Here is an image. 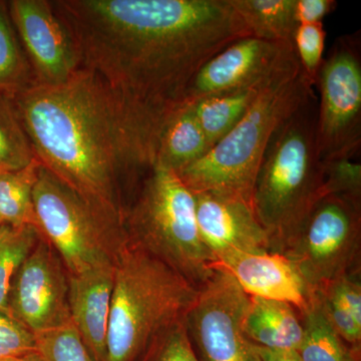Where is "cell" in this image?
I'll use <instances>...</instances> for the list:
<instances>
[{
	"label": "cell",
	"mask_w": 361,
	"mask_h": 361,
	"mask_svg": "<svg viewBox=\"0 0 361 361\" xmlns=\"http://www.w3.org/2000/svg\"><path fill=\"white\" fill-rule=\"evenodd\" d=\"M7 4L37 85L63 84L82 70L77 39L52 0H11Z\"/></svg>",
	"instance_id": "8fae6325"
},
{
	"label": "cell",
	"mask_w": 361,
	"mask_h": 361,
	"mask_svg": "<svg viewBox=\"0 0 361 361\" xmlns=\"http://www.w3.org/2000/svg\"><path fill=\"white\" fill-rule=\"evenodd\" d=\"M316 121L314 92L277 128L259 166L251 204L269 237L270 252L284 253L325 196Z\"/></svg>",
	"instance_id": "277c9868"
},
{
	"label": "cell",
	"mask_w": 361,
	"mask_h": 361,
	"mask_svg": "<svg viewBox=\"0 0 361 361\" xmlns=\"http://www.w3.org/2000/svg\"><path fill=\"white\" fill-rule=\"evenodd\" d=\"M40 165L35 158L27 167L0 174V225L35 226L32 195Z\"/></svg>",
	"instance_id": "603a6c76"
},
{
	"label": "cell",
	"mask_w": 361,
	"mask_h": 361,
	"mask_svg": "<svg viewBox=\"0 0 361 361\" xmlns=\"http://www.w3.org/2000/svg\"><path fill=\"white\" fill-rule=\"evenodd\" d=\"M326 195H346L361 198V165L355 160L341 159L322 161Z\"/></svg>",
	"instance_id": "f1b7e54d"
},
{
	"label": "cell",
	"mask_w": 361,
	"mask_h": 361,
	"mask_svg": "<svg viewBox=\"0 0 361 361\" xmlns=\"http://www.w3.org/2000/svg\"><path fill=\"white\" fill-rule=\"evenodd\" d=\"M199 234L214 264L237 253L270 251L267 232L251 204L213 193H193Z\"/></svg>",
	"instance_id": "5bb4252c"
},
{
	"label": "cell",
	"mask_w": 361,
	"mask_h": 361,
	"mask_svg": "<svg viewBox=\"0 0 361 361\" xmlns=\"http://www.w3.org/2000/svg\"><path fill=\"white\" fill-rule=\"evenodd\" d=\"M337 7L336 0H295L297 25L322 23Z\"/></svg>",
	"instance_id": "1f68e13d"
},
{
	"label": "cell",
	"mask_w": 361,
	"mask_h": 361,
	"mask_svg": "<svg viewBox=\"0 0 361 361\" xmlns=\"http://www.w3.org/2000/svg\"><path fill=\"white\" fill-rule=\"evenodd\" d=\"M314 294L332 329L351 348L361 349V323L334 297L322 290H316Z\"/></svg>",
	"instance_id": "f546056e"
},
{
	"label": "cell",
	"mask_w": 361,
	"mask_h": 361,
	"mask_svg": "<svg viewBox=\"0 0 361 361\" xmlns=\"http://www.w3.org/2000/svg\"><path fill=\"white\" fill-rule=\"evenodd\" d=\"M0 361H44L37 350L25 355L11 356V357L0 358Z\"/></svg>",
	"instance_id": "836d02e7"
},
{
	"label": "cell",
	"mask_w": 361,
	"mask_h": 361,
	"mask_svg": "<svg viewBox=\"0 0 361 361\" xmlns=\"http://www.w3.org/2000/svg\"><path fill=\"white\" fill-rule=\"evenodd\" d=\"M35 227L70 275L115 264L127 240L123 223L40 165L32 195Z\"/></svg>",
	"instance_id": "52a82bcc"
},
{
	"label": "cell",
	"mask_w": 361,
	"mask_h": 361,
	"mask_svg": "<svg viewBox=\"0 0 361 361\" xmlns=\"http://www.w3.org/2000/svg\"><path fill=\"white\" fill-rule=\"evenodd\" d=\"M37 350L35 336L20 322L0 310V358Z\"/></svg>",
	"instance_id": "4dcf8cb0"
},
{
	"label": "cell",
	"mask_w": 361,
	"mask_h": 361,
	"mask_svg": "<svg viewBox=\"0 0 361 361\" xmlns=\"http://www.w3.org/2000/svg\"><path fill=\"white\" fill-rule=\"evenodd\" d=\"M283 255L313 291L361 270V198L326 195L304 220Z\"/></svg>",
	"instance_id": "ba28073f"
},
{
	"label": "cell",
	"mask_w": 361,
	"mask_h": 361,
	"mask_svg": "<svg viewBox=\"0 0 361 361\" xmlns=\"http://www.w3.org/2000/svg\"><path fill=\"white\" fill-rule=\"evenodd\" d=\"M123 228L130 243L198 288L212 274L215 261L199 234L194 194L174 171L152 169L126 212Z\"/></svg>",
	"instance_id": "8992f818"
},
{
	"label": "cell",
	"mask_w": 361,
	"mask_h": 361,
	"mask_svg": "<svg viewBox=\"0 0 361 361\" xmlns=\"http://www.w3.org/2000/svg\"><path fill=\"white\" fill-rule=\"evenodd\" d=\"M301 316L304 334L297 350L301 361H361V349L351 348L332 329L315 294Z\"/></svg>",
	"instance_id": "44dd1931"
},
{
	"label": "cell",
	"mask_w": 361,
	"mask_h": 361,
	"mask_svg": "<svg viewBox=\"0 0 361 361\" xmlns=\"http://www.w3.org/2000/svg\"><path fill=\"white\" fill-rule=\"evenodd\" d=\"M247 338L260 348L298 350L302 342V316L291 304L250 297L243 324Z\"/></svg>",
	"instance_id": "e0dca14e"
},
{
	"label": "cell",
	"mask_w": 361,
	"mask_h": 361,
	"mask_svg": "<svg viewBox=\"0 0 361 361\" xmlns=\"http://www.w3.org/2000/svg\"><path fill=\"white\" fill-rule=\"evenodd\" d=\"M198 287L126 240L115 262L106 361H139L157 337L186 319Z\"/></svg>",
	"instance_id": "5b68a950"
},
{
	"label": "cell",
	"mask_w": 361,
	"mask_h": 361,
	"mask_svg": "<svg viewBox=\"0 0 361 361\" xmlns=\"http://www.w3.org/2000/svg\"><path fill=\"white\" fill-rule=\"evenodd\" d=\"M115 264L68 274L71 322L96 361H106Z\"/></svg>",
	"instance_id": "2e32d148"
},
{
	"label": "cell",
	"mask_w": 361,
	"mask_h": 361,
	"mask_svg": "<svg viewBox=\"0 0 361 361\" xmlns=\"http://www.w3.org/2000/svg\"><path fill=\"white\" fill-rule=\"evenodd\" d=\"M40 237L35 226L0 225V310L8 313L7 298L11 282Z\"/></svg>",
	"instance_id": "cb8c5ba5"
},
{
	"label": "cell",
	"mask_w": 361,
	"mask_h": 361,
	"mask_svg": "<svg viewBox=\"0 0 361 361\" xmlns=\"http://www.w3.org/2000/svg\"><path fill=\"white\" fill-rule=\"evenodd\" d=\"M325 39L326 32L322 23L297 26L292 40L301 70L313 87L324 59Z\"/></svg>",
	"instance_id": "4316f807"
},
{
	"label": "cell",
	"mask_w": 361,
	"mask_h": 361,
	"mask_svg": "<svg viewBox=\"0 0 361 361\" xmlns=\"http://www.w3.org/2000/svg\"><path fill=\"white\" fill-rule=\"evenodd\" d=\"M210 149L193 106L186 104L176 111L161 128L154 167L178 173L200 160Z\"/></svg>",
	"instance_id": "ac0fdd59"
},
{
	"label": "cell",
	"mask_w": 361,
	"mask_h": 361,
	"mask_svg": "<svg viewBox=\"0 0 361 361\" xmlns=\"http://www.w3.org/2000/svg\"><path fill=\"white\" fill-rule=\"evenodd\" d=\"M213 268L229 273L247 295L289 303L300 313L308 310L314 294L298 267L283 254H233Z\"/></svg>",
	"instance_id": "9a60e30c"
},
{
	"label": "cell",
	"mask_w": 361,
	"mask_h": 361,
	"mask_svg": "<svg viewBox=\"0 0 361 361\" xmlns=\"http://www.w3.org/2000/svg\"><path fill=\"white\" fill-rule=\"evenodd\" d=\"M264 82L247 89L204 97L191 104L211 149L243 118Z\"/></svg>",
	"instance_id": "ffe728a7"
},
{
	"label": "cell",
	"mask_w": 361,
	"mask_h": 361,
	"mask_svg": "<svg viewBox=\"0 0 361 361\" xmlns=\"http://www.w3.org/2000/svg\"><path fill=\"white\" fill-rule=\"evenodd\" d=\"M35 85L32 66L9 16L8 4L0 0V97L13 99Z\"/></svg>",
	"instance_id": "7402d4cb"
},
{
	"label": "cell",
	"mask_w": 361,
	"mask_h": 361,
	"mask_svg": "<svg viewBox=\"0 0 361 361\" xmlns=\"http://www.w3.org/2000/svg\"><path fill=\"white\" fill-rule=\"evenodd\" d=\"M292 47L253 37L235 40L202 66L188 87L185 104L261 84Z\"/></svg>",
	"instance_id": "4fadbf2b"
},
{
	"label": "cell",
	"mask_w": 361,
	"mask_h": 361,
	"mask_svg": "<svg viewBox=\"0 0 361 361\" xmlns=\"http://www.w3.org/2000/svg\"><path fill=\"white\" fill-rule=\"evenodd\" d=\"M11 101L37 161L123 223L153 157L101 78L82 68L63 84L35 85Z\"/></svg>",
	"instance_id": "7a4b0ae2"
},
{
	"label": "cell",
	"mask_w": 361,
	"mask_h": 361,
	"mask_svg": "<svg viewBox=\"0 0 361 361\" xmlns=\"http://www.w3.org/2000/svg\"><path fill=\"white\" fill-rule=\"evenodd\" d=\"M92 71L155 159L169 118L202 66L251 37L229 0H52Z\"/></svg>",
	"instance_id": "6da1fadb"
},
{
	"label": "cell",
	"mask_w": 361,
	"mask_h": 361,
	"mask_svg": "<svg viewBox=\"0 0 361 361\" xmlns=\"http://www.w3.org/2000/svg\"><path fill=\"white\" fill-rule=\"evenodd\" d=\"M318 87L316 146L320 161L355 160L361 148L360 33L342 35L323 59Z\"/></svg>",
	"instance_id": "9c48e42d"
},
{
	"label": "cell",
	"mask_w": 361,
	"mask_h": 361,
	"mask_svg": "<svg viewBox=\"0 0 361 361\" xmlns=\"http://www.w3.org/2000/svg\"><path fill=\"white\" fill-rule=\"evenodd\" d=\"M35 159L13 101L0 97V174L27 167Z\"/></svg>",
	"instance_id": "d4e9b609"
},
{
	"label": "cell",
	"mask_w": 361,
	"mask_h": 361,
	"mask_svg": "<svg viewBox=\"0 0 361 361\" xmlns=\"http://www.w3.org/2000/svg\"><path fill=\"white\" fill-rule=\"evenodd\" d=\"M314 92L292 47L266 78L234 129L177 175L192 193L223 195L251 204L259 166L271 137Z\"/></svg>",
	"instance_id": "3957f363"
},
{
	"label": "cell",
	"mask_w": 361,
	"mask_h": 361,
	"mask_svg": "<svg viewBox=\"0 0 361 361\" xmlns=\"http://www.w3.org/2000/svg\"><path fill=\"white\" fill-rule=\"evenodd\" d=\"M35 336L44 361H96L73 322Z\"/></svg>",
	"instance_id": "484cf974"
},
{
	"label": "cell",
	"mask_w": 361,
	"mask_h": 361,
	"mask_svg": "<svg viewBox=\"0 0 361 361\" xmlns=\"http://www.w3.org/2000/svg\"><path fill=\"white\" fill-rule=\"evenodd\" d=\"M260 361H301L296 350L269 349L255 345Z\"/></svg>",
	"instance_id": "d6a6232c"
},
{
	"label": "cell",
	"mask_w": 361,
	"mask_h": 361,
	"mask_svg": "<svg viewBox=\"0 0 361 361\" xmlns=\"http://www.w3.org/2000/svg\"><path fill=\"white\" fill-rule=\"evenodd\" d=\"M68 286L63 260L40 237L11 282L8 313L33 334L63 326L71 322Z\"/></svg>",
	"instance_id": "7c38bea8"
},
{
	"label": "cell",
	"mask_w": 361,
	"mask_h": 361,
	"mask_svg": "<svg viewBox=\"0 0 361 361\" xmlns=\"http://www.w3.org/2000/svg\"><path fill=\"white\" fill-rule=\"evenodd\" d=\"M139 361H199L185 320L157 337Z\"/></svg>",
	"instance_id": "83f0119b"
},
{
	"label": "cell",
	"mask_w": 361,
	"mask_h": 361,
	"mask_svg": "<svg viewBox=\"0 0 361 361\" xmlns=\"http://www.w3.org/2000/svg\"><path fill=\"white\" fill-rule=\"evenodd\" d=\"M251 37L292 44L297 26L295 0H229Z\"/></svg>",
	"instance_id": "d6986e66"
},
{
	"label": "cell",
	"mask_w": 361,
	"mask_h": 361,
	"mask_svg": "<svg viewBox=\"0 0 361 361\" xmlns=\"http://www.w3.org/2000/svg\"><path fill=\"white\" fill-rule=\"evenodd\" d=\"M250 296L224 270L214 268L185 319L199 361H260L244 332Z\"/></svg>",
	"instance_id": "30bf717a"
}]
</instances>
